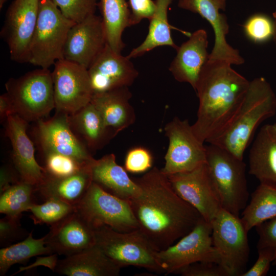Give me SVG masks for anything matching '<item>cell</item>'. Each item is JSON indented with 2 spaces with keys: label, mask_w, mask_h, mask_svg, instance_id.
<instances>
[{
  "label": "cell",
  "mask_w": 276,
  "mask_h": 276,
  "mask_svg": "<svg viewBox=\"0 0 276 276\" xmlns=\"http://www.w3.org/2000/svg\"><path fill=\"white\" fill-rule=\"evenodd\" d=\"M52 73L57 111L71 114L90 102L94 93L87 69L61 59Z\"/></svg>",
  "instance_id": "12"
},
{
  "label": "cell",
  "mask_w": 276,
  "mask_h": 276,
  "mask_svg": "<svg viewBox=\"0 0 276 276\" xmlns=\"http://www.w3.org/2000/svg\"><path fill=\"white\" fill-rule=\"evenodd\" d=\"M37 187L20 180L1 193L0 213L19 219L22 212L29 211L34 204Z\"/></svg>",
  "instance_id": "32"
},
{
  "label": "cell",
  "mask_w": 276,
  "mask_h": 276,
  "mask_svg": "<svg viewBox=\"0 0 276 276\" xmlns=\"http://www.w3.org/2000/svg\"><path fill=\"white\" fill-rule=\"evenodd\" d=\"M213 244L228 276H241L246 270L250 248L247 233L240 216L224 209L211 222Z\"/></svg>",
  "instance_id": "8"
},
{
  "label": "cell",
  "mask_w": 276,
  "mask_h": 276,
  "mask_svg": "<svg viewBox=\"0 0 276 276\" xmlns=\"http://www.w3.org/2000/svg\"><path fill=\"white\" fill-rule=\"evenodd\" d=\"M276 113V96L263 77L250 81L243 102L225 132L209 144L217 145L243 159L259 125Z\"/></svg>",
  "instance_id": "3"
},
{
  "label": "cell",
  "mask_w": 276,
  "mask_h": 276,
  "mask_svg": "<svg viewBox=\"0 0 276 276\" xmlns=\"http://www.w3.org/2000/svg\"><path fill=\"white\" fill-rule=\"evenodd\" d=\"M249 173L260 183L276 186V123L259 130L248 155Z\"/></svg>",
  "instance_id": "24"
},
{
  "label": "cell",
  "mask_w": 276,
  "mask_h": 276,
  "mask_svg": "<svg viewBox=\"0 0 276 276\" xmlns=\"http://www.w3.org/2000/svg\"><path fill=\"white\" fill-rule=\"evenodd\" d=\"M121 268L95 245L58 260L54 272L69 276H118Z\"/></svg>",
  "instance_id": "25"
},
{
  "label": "cell",
  "mask_w": 276,
  "mask_h": 276,
  "mask_svg": "<svg viewBox=\"0 0 276 276\" xmlns=\"http://www.w3.org/2000/svg\"><path fill=\"white\" fill-rule=\"evenodd\" d=\"M169 146L160 169L166 176L193 170L206 163L205 145L193 131L188 120L174 118L165 126Z\"/></svg>",
  "instance_id": "11"
},
{
  "label": "cell",
  "mask_w": 276,
  "mask_h": 276,
  "mask_svg": "<svg viewBox=\"0 0 276 276\" xmlns=\"http://www.w3.org/2000/svg\"><path fill=\"white\" fill-rule=\"evenodd\" d=\"M152 164L150 152L146 148L138 147L130 149L127 153L124 168L131 173H142L148 170Z\"/></svg>",
  "instance_id": "37"
},
{
  "label": "cell",
  "mask_w": 276,
  "mask_h": 276,
  "mask_svg": "<svg viewBox=\"0 0 276 276\" xmlns=\"http://www.w3.org/2000/svg\"><path fill=\"white\" fill-rule=\"evenodd\" d=\"M14 111L12 102L7 93L0 96V119L1 122L6 121L8 117L14 114Z\"/></svg>",
  "instance_id": "45"
},
{
  "label": "cell",
  "mask_w": 276,
  "mask_h": 276,
  "mask_svg": "<svg viewBox=\"0 0 276 276\" xmlns=\"http://www.w3.org/2000/svg\"><path fill=\"white\" fill-rule=\"evenodd\" d=\"M275 23V32L274 34L273 37V40L274 41L275 44L276 45V19H273Z\"/></svg>",
  "instance_id": "46"
},
{
  "label": "cell",
  "mask_w": 276,
  "mask_h": 276,
  "mask_svg": "<svg viewBox=\"0 0 276 276\" xmlns=\"http://www.w3.org/2000/svg\"><path fill=\"white\" fill-rule=\"evenodd\" d=\"M76 207L61 200L49 198L42 204H34L30 209V218L35 224L50 226L59 222L76 210Z\"/></svg>",
  "instance_id": "33"
},
{
  "label": "cell",
  "mask_w": 276,
  "mask_h": 276,
  "mask_svg": "<svg viewBox=\"0 0 276 276\" xmlns=\"http://www.w3.org/2000/svg\"><path fill=\"white\" fill-rule=\"evenodd\" d=\"M5 121V133L12 145L14 169L21 180L37 187L45 179V170L35 157L33 144L27 133L28 122L15 113L9 116Z\"/></svg>",
  "instance_id": "20"
},
{
  "label": "cell",
  "mask_w": 276,
  "mask_h": 276,
  "mask_svg": "<svg viewBox=\"0 0 276 276\" xmlns=\"http://www.w3.org/2000/svg\"><path fill=\"white\" fill-rule=\"evenodd\" d=\"M27 235L21 227L19 219L6 216L0 220V243L1 246L8 245Z\"/></svg>",
  "instance_id": "40"
},
{
  "label": "cell",
  "mask_w": 276,
  "mask_h": 276,
  "mask_svg": "<svg viewBox=\"0 0 276 276\" xmlns=\"http://www.w3.org/2000/svg\"><path fill=\"white\" fill-rule=\"evenodd\" d=\"M87 70L94 94L129 87L139 75L130 58L107 44Z\"/></svg>",
  "instance_id": "18"
},
{
  "label": "cell",
  "mask_w": 276,
  "mask_h": 276,
  "mask_svg": "<svg viewBox=\"0 0 276 276\" xmlns=\"http://www.w3.org/2000/svg\"><path fill=\"white\" fill-rule=\"evenodd\" d=\"M8 0H0V9L3 8L4 4L7 2Z\"/></svg>",
  "instance_id": "47"
},
{
  "label": "cell",
  "mask_w": 276,
  "mask_h": 276,
  "mask_svg": "<svg viewBox=\"0 0 276 276\" xmlns=\"http://www.w3.org/2000/svg\"><path fill=\"white\" fill-rule=\"evenodd\" d=\"M134 180L141 194L129 201L139 229L157 251L174 244L202 218L176 193L167 176L157 168Z\"/></svg>",
  "instance_id": "1"
},
{
  "label": "cell",
  "mask_w": 276,
  "mask_h": 276,
  "mask_svg": "<svg viewBox=\"0 0 276 276\" xmlns=\"http://www.w3.org/2000/svg\"><path fill=\"white\" fill-rule=\"evenodd\" d=\"M15 172H16V170L14 171L13 169L7 166L1 167L0 171V194L11 185L21 180L20 179L17 178Z\"/></svg>",
  "instance_id": "44"
},
{
  "label": "cell",
  "mask_w": 276,
  "mask_h": 276,
  "mask_svg": "<svg viewBox=\"0 0 276 276\" xmlns=\"http://www.w3.org/2000/svg\"><path fill=\"white\" fill-rule=\"evenodd\" d=\"M208 47L207 33L199 29L177 47L176 55L169 68L177 81L188 83L195 90L200 71L209 59Z\"/></svg>",
  "instance_id": "21"
},
{
  "label": "cell",
  "mask_w": 276,
  "mask_h": 276,
  "mask_svg": "<svg viewBox=\"0 0 276 276\" xmlns=\"http://www.w3.org/2000/svg\"><path fill=\"white\" fill-rule=\"evenodd\" d=\"M45 239L46 236L40 239H34L31 232L22 241L1 248L0 275H5L15 264H25L33 257L53 254L46 245Z\"/></svg>",
  "instance_id": "31"
},
{
  "label": "cell",
  "mask_w": 276,
  "mask_h": 276,
  "mask_svg": "<svg viewBox=\"0 0 276 276\" xmlns=\"http://www.w3.org/2000/svg\"><path fill=\"white\" fill-rule=\"evenodd\" d=\"M76 208L93 227L105 225L120 232L139 229L129 201L107 192L94 182Z\"/></svg>",
  "instance_id": "10"
},
{
  "label": "cell",
  "mask_w": 276,
  "mask_h": 276,
  "mask_svg": "<svg viewBox=\"0 0 276 276\" xmlns=\"http://www.w3.org/2000/svg\"><path fill=\"white\" fill-rule=\"evenodd\" d=\"M259 236L257 250L267 248L274 256L272 265H276V217L265 221L255 227Z\"/></svg>",
  "instance_id": "38"
},
{
  "label": "cell",
  "mask_w": 276,
  "mask_h": 276,
  "mask_svg": "<svg viewBox=\"0 0 276 276\" xmlns=\"http://www.w3.org/2000/svg\"><path fill=\"white\" fill-rule=\"evenodd\" d=\"M35 133L42 154L56 152L71 156L80 162L90 163L91 152L74 134L68 114L57 111L50 119L36 121Z\"/></svg>",
  "instance_id": "15"
},
{
  "label": "cell",
  "mask_w": 276,
  "mask_h": 276,
  "mask_svg": "<svg viewBox=\"0 0 276 276\" xmlns=\"http://www.w3.org/2000/svg\"><path fill=\"white\" fill-rule=\"evenodd\" d=\"M205 148L206 164L222 208L240 216L249 197L246 164L243 159L217 145L209 144Z\"/></svg>",
  "instance_id": "4"
},
{
  "label": "cell",
  "mask_w": 276,
  "mask_h": 276,
  "mask_svg": "<svg viewBox=\"0 0 276 276\" xmlns=\"http://www.w3.org/2000/svg\"><path fill=\"white\" fill-rule=\"evenodd\" d=\"M45 176L62 177L72 175L89 163L83 164L75 158L56 152L43 153Z\"/></svg>",
  "instance_id": "34"
},
{
  "label": "cell",
  "mask_w": 276,
  "mask_h": 276,
  "mask_svg": "<svg viewBox=\"0 0 276 276\" xmlns=\"http://www.w3.org/2000/svg\"><path fill=\"white\" fill-rule=\"evenodd\" d=\"M258 257L254 264L241 276H265L274 261L273 251L267 248L258 249Z\"/></svg>",
  "instance_id": "42"
},
{
  "label": "cell",
  "mask_w": 276,
  "mask_h": 276,
  "mask_svg": "<svg viewBox=\"0 0 276 276\" xmlns=\"http://www.w3.org/2000/svg\"><path fill=\"white\" fill-rule=\"evenodd\" d=\"M99 0H51L68 19L75 23L94 14Z\"/></svg>",
  "instance_id": "36"
},
{
  "label": "cell",
  "mask_w": 276,
  "mask_h": 276,
  "mask_svg": "<svg viewBox=\"0 0 276 276\" xmlns=\"http://www.w3.org/2000/svg\"><path fill=\"white\" fill-rule=\"evenodd\" d=\"M276 217V186L261 183L251 194L241 219L249 232L260 223Z\"/></svg>",
  "instance_id": "30"
},
{
  "label": "cell",
  "mask_w": 276,
  "mask_h": 276,
  "mask_svg": "<svg viewBox=\"0 0 276 276\" xmlns=\"http://www.w3.org/2000/svg\"><path fill=\"white\" fill-rule=\"evenodd\" d=\"M165 274L176 273L191 264L210 262L220 264V256L213 244L212 226L203 218L194 228L167 248L157 251Z\"/></svg>",
  "instance_id": "9"
},
{
  "label": "cell",
  "mask_w": 276,
  "mask_h": 276,
  "mask_svg": "<svg viewBox=\"0 0 276 276\" xmlns=\"http://www.w3.org/2000/svg\"><path fill=\"white\" fill-rule=\"evenodd\" d=\"M40 0H14L6 13L1 36L8 44L11 59L29 63L31 41L38 19Z\"/></svg>",
  "instance_id": "13"
},
{
  "label": "cell",
  "mask_w": 276,
  "mask_h": 276,
  "mask_svg": "<svg viewBox=\"0 0 276 276\" xmlns=\"http://www.w3.org/2000/svg\"><path fill=\"white\" fill-rule=\"evenodd\" d=\"M173 0H155V9L149 19L148 33L144 41L133 49L127 57L131 59L145 54L153 49L164 45L175 50L177 46L172 39L168 19V8Z\"/></svg>",
  "instance_id": "29"
},
{
  "label": "cell",
  "mask_w": 276,
  "mask_h": 276,
  "mask_svg": "<svg viewBox=\"0 0 276 276\" xmlns=\"http://www.w3.org/2000/svg\"><path fill=\"white\" fill-rule=\"evenodd\" d=\"M90 165L93 182L107 192L128 201L140 195V187L129 177L126 169L116 163L114 154L94 158Z\"/></svg>",
  "instance_id": "22"
},
{
  "label": "cell",
  "mask_w": 276,
  "mask_h": 276,
  "mask_svg": "<svg viewBox=\"0 0 276 276\" xmlns=\"http://www.w3.org/2000/svg\"><path fill=\"white\" fill-rule=\"evenodd\" d=\"M75 22L51 0H40L38 19L30 49L29 63L49 68L63 57L68 32Z\"/></svg>",
  "instance_id": "7"
},
{
  "label": "cell",
  "mask_w": 276,
  "mask_h": 276,
  "mask_svg": "<svg viewBox=\"0 0 276 276\" xmlns=\"http://www.w3.org/2000/svg\"><path fill=\"white\" fill-rule=\"evenodd\" d=\"M131 11V25H136L144 19H150L155 9L153 0H128Z\"/></svg>",
  "instance_id": "41"
},
{
  "label": "cell",
  "mask_w": 276,
  "mask_h": 276,
  "mask_svg": "<svg viewBox=\"0 0 276 276\" xmlns=\"http://www.w3.org/2000/svg\"><path fill=\"white\" fill-rule=\"evenodd\" d=\"M173 190L211 223L222 209L206 164L185 172L167 176Z\"/></svg>",
  "instance_id": "14"
},
{
  "label": "cell",
  "mask_w": 276,
  "mask_h": 276,
  "mask_svg": "<svg viewBox=\"0 0 276 276\" xmlns=\"http://www.w3.org/2000/svg\"><path fill=\"white\" fill-rule=\"evenodd\" d=\"M46 245L52 254L65 257L95 245L94 228L76 209L62 220L51 226Z\"/></svg>",
  "instance_id": "19"
},
{
  "label": "cell",
  "mask_w": 276,
  "mask_h": 276,
  "mask_svg": "<svg viewBox=\"0 0 276 276\" xmlns=\"http://www.w3.org/2000/svg\"><path fill=\"white\" fill-rule=\"evenodd\" d=\"M129 87L94 94L90 102L101 114L106 126L116 136L133 124L134 110L130 103L132 97Z\"/></svg>",
  "instance_id": "23"
},
{
  "label": "cell",
  "mask_w": 276,
  "mask_h": 276,
  "mask_svg": "<svg viewBox=\"0 0 276 276\" xmlns=\"http://www.w3.org/2000/svg\"><path fill=\"white\" fill-rule=\"evenodd\" d=\"M246 36L256 43H263L273 39L275 32L274 19L263 13L250 16L243 26Z\"/></svg>",
  "instance_id": "35"
},
{
  "label": "cell",
  "mask_w": 276,
  "mask_h": 276,
  "mask_svg": "<svg viewBox=\"0 0 276 276\" xmlns=\"http://www.w3.org/2000/svg\"><path fill=\"white\" fill-rule=\"evenodd\" d=\"M5 87L14 113L28 123L42 119L55 108L52 73L49 68H40L10 78Z\"/></svg>",
  "instance_id": "6"
},
{
  "label": "cell",
  "mask_w": 276,
  "mask_h": 276,
  "mask_svg": "<svg viewBox=\"0 0 276 276\" xmlns=\"http://www.w3.org/2000/svg\"><path fill=\"white\" fill-rule=\"evenodd\" d=\"M178 7L198 14L211 25L215 42L209 54L210 60L223 61L231 65H240L244 62L239 51L231 46L226 39L229 25L226 16L220 12L225 10L226 0H179Z\"/></svg>",
  "instance_id": "17"
},
{
  "label": "cell",
  "mask_w": 276,
  "mask_h": 276,
  "mask_svg": "<svg viewBox=\"0 0 276 276\" xmlns=\"http://www.w3.org/2000/svg\"><path fill=\"white\" fill-rule=\"evenodd\" d=\"M106 44L102 18L94 14L71 27L64 44L63 57L88 69Z\"/></svg>",
  "instance_id": "16"
},
{
  "label": "cell",
  "mask_w": 276,
  "mask_h": 276,
  "mask_svg": "<svg viewBox=\"0 0 276 276\" xmlns=\"http://www.w3.org/2000/svg\"><path fill=\"white\" fill-rule=\"evenodd\" d=\"M98 6L106 34L107 44L121 53L125 47L122 40L124 30L131 25V11L127 0H99Z\"/></svg>",
  "instance_id": "28"
},
{
  "label": "cell",
  "mask_w": 276,
  "mask_h": 276,
  "mask_svg": "<svg viewBox=\"0 0 276 276\" xmlns=\"http://www.w3.org/2000/svg\"><path fill=\"white\" fill-rule=\"evenodd\" d=\"M273 19H276V9L275 11L272 14Z\"/></svg>",
  "instance_id": "48"
},
{
  "label": "cell",
  "mask_w": 276,
  "mask_h": 276,
  "mask_svg": "<svg viewBox=\"0 0 276 276\" xmlns=\"http://www.w3.org/2000/svg\"><path fill=\"white\" fill-rule=\"evenodd\" d=\"M249 83L229 63L209 59L196 84L199 105L197 119L191 125L201 142L211 143L225 132L243 102Z\"/></svg>",
  "instance_id": "2"
},
{
  "label": "cell",
  "mask_w": 276,
  "mask_h": 276,
  "mask_svg": "<svg viewBox=\"0 0 276 276\" xmlns=\"http://www.w3.org/2000/svg\"><path fill=\"white\" fill-rule=\"evenodd\" d=\"M68 121L74 134L91 153L102 149L115 136L106 126L101 114L90 102L68 114Z\"/></svg>",
  "instance_id": "27"
},
{
  "label": "cell",
  "mask_w": 276,
  "mask_h": 276,
  "mask_svg": "<svg viewBox=\"0 0 276 276\" xmlns=\"http://www.w3.org/2000/svg\"><path fill=\"white\" fill-rule=\"evenodd\" d=\"M90 162L77 172L67 176H45L43 182L37 187V192L45 200L54 198L76 207L84 197L93 182Z\"/></svg>",
  "instance_id": "26"
},
{
  "label": "cell",
  "mask_w": 276,
  "mask_h": 276,
  "mask_svg": "<svg viewBox=\"0 0 276 276\" xmlns=\"http://www.w3.org/2000/svg\"><path fill=\"white\" fill-rule=\"evenodd\" d=\"M176 274L182 276H228L220 264L210 262H196L179 270Z\"/></svg>",
  "instance_id": "39"
},
{
  "label": "cell",
  "mask_w": 276,
  "mask_h": 276,
  "mask_svg": "<svg viewBox=\"0 0 276 276\" xmlns=\"http://www.w3.org/2000/svg\"><path fill=\"white\" fill-rule=\"evenodd\" d=\"M94 228L95 245L120 267L133 266L165 273L157 250L139 229L120 232L105 225Z\"/></svg>",
  "instance_id": "5"
},
{
  "label": "cell",
  "mask_w": 276,
  "mask_h": 276,
  "mask_svg": "<svg viewBox=\"0 0 276 276\" xmlns=\"http://www.w3.org/2000/svg\"><path fill=\"white\" fill-rule=\"evenodd\" d=\"M58 261V254H57L49 255V256L45 257H37L34 263L27 266L20 267L18 270L12 275H14L24 271L34 269L40 266L48 267L53 271H54Z\"/></svg>",
  "instance_id": "43"
}]
</instances>
